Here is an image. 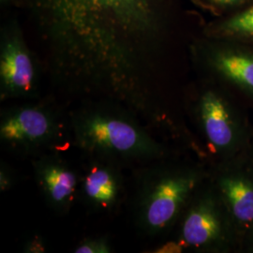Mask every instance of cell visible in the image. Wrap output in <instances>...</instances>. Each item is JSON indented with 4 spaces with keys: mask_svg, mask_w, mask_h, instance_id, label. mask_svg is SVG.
<instances>
[{
    "mask_svg": "<svg viewBox=\"0 0 253 253\" xmlns=\"http://www.w3.org/2000/svg\"><path fill=\"white\" fill-rule=\"evenodd\" d=\"M5 2L22 12L64 88L117 100L144 116L156 108L152 79L169 0Z\"/></svg>",
    "mask_w": 253,
    "mask_h": 253,
    "instance_id": "1",
    "label": "cell"
},
{
    "mask_svg": "<svg viewBox=\"0 0 253 253\" xmlns=\"http://www.w3.org/2000/svg\"><path fill=\"white\" fill-rule=\"evenodd\" d=\"M72 145L87 159L142 167L172 157L133 110L117 100L85 99L68 114Z\"/></svg>",
    "mask_w": 253,
    "mask_h": 253,
    "instance_id": "2",
    "label": "cell"
},
{
    "mask_svg": "<svg viewBox=\"0 0 253 253\" xmlns=\"http://www.w3.org/2000/svg\"><path fill=\"white\" fill-rule=\"evenodd\" d=\"M208 176L206 165L172 157L139 167L131 203L139 232L150 237L170 232Z\"/></svg>",
    "mask_w": 253,
    "mask_h": 253,
    "instance_id": "3",
    "label": "cell"
},
{
    "mask_svg": "<svg viewBox=\"0 0 253 253\" xmlns=\"http://www.w3.org/2000/svg\"><path fill=\"white\" fill-rule=\"evenodd\" d=\"M186 108L210 159V165L251 150L253 128L237 97L209 81L192 91Z\"/></svg>",
    "mask_w": 253,
    "mask_h": 253,
    "instance_id": "4",
    "label": "cell"
},
{
    "mask_svg": "<svg viewBox=\"0 0 253 253\" xmlns=\"http://www.w3.org/2000/svg\"><path fill=\"white\" fill-rule=\"evenodd\" d=\"M0 144L10 153L33 158L63 152L73 145L68 115L47 100L2 109Z\"/></svg>",
    "mask_w": 253,
    "mask_h": 253,
    "instance_id": "5",
    "label": "cell"
},
{
    "mask_svg": "<svg viewBox=\"0 0 253 253\" xmlns=\"http://www.w3.org/2000/svg\"><path fill=\"white\" fill-rule=\"evenodd\" d=\"M176 227L175 240L184 251L239 253L241 236L208 179L184 210Z\"/></svg>",
    "mask_w": 253,
    "mask_h": 253,
    "instance_id": "6",
    "label": "cell"
},
{
    "mask_svg": "<svg viewBox=\"0 0 253 253\" xmlns=\"http://www.w3.org/2000/svg\"><path fill=\"white\" fill-rule=\"evenodd\" d=\"M40 62L16 20L8 22L0 39V100H36Z\"/></svg>",
    "mask_w": 253,
    "mask_h": 253,
    "instance_id": "7",
    "label": "cell"
},
{
    "mask_svg": "<svg viewBox=\"0 0 253 253\" xmlns=\"http://www.w3.org/2000/svg\"><path fill=\"white\" fill-rule=\"evenodd\" d=\"M214 40L197 46V62L211 81L223 85L253 107V46Z\"/></svg>",
    "mask_w": 253,
    "mask_h": 253,
    "instance_id": "8",
    "label": "cell"
},
{
    "mask_svg": "<svg viewBox=\"0 0 253 253\" xmlns=\"http://www.w3.org/2000/svg\"><path fill=\"white\" fill-rule=\"evenodd\" d=\"M208 168V180L223 202L242 239L253 230V154L250 150Z\"/></svg>",
    "mask_w": 253,
    "mask_h": 253,
    "instance_id": "9",
    "label": "cell"
},
{
    "mask_svg": "<svg viewBox=\"0 0 253 253\" xmlns=\"http://www.w3.org/2000/svg\"><path fill=\"white\" fill-rule=\"evenodd\" d=\"M60 152L52 151L35 157L32 166L37 188L47 207L56 215L65 216L79 200L81 172Z\"/></svg>",
    "mask_w": 253,
    "mask_h": 253,
    "instance_id": "10",
    "label": "cell"
},
{
    "mask_svg": "<svg viewBox=\"0 0 253 253\" xmlns=\"http://www.w3.org/2000/svg\"><path fill=\"white\" fill-rule=\"evenodd\" d=\"M123 166L100 159H87L80 178L79 199L91 212L110 215L121 208L126 198Z\"/></svg>",
    "mask_w": 253,
    "mask_h": 253,
    "instance_id": "11",
    "label": "cell"
},
{
    "mask_svg": "<svg viewBox=\"0 0 253 253\" xmlns=\"http://www.w3.org/2000/svg\"><path fill=\"white\" fill-rule=\"evenodd\" d=\"M211 37L253 46V7L228 19L213 29Z\"/></svg>",
    "mask_w": 253,
    "mask_h": 253,
    "instance_id": "12",
    "label": "cell"
},
{
    "mask_svg": "<svg viewBox=\"0 0 253 253\" xmlns=\"http://www.w3.org/2000/svg\"><path fill=\"white\" fill-rule=\"evenodd\" d=\"M73 253H113V247L107 236L85 237L77 243Z\"/></svg>",
    "mask_w": 253,
    "mask_h": 253,
    "instance_id": "13",
    "label": "cell"
},
{
    "mask_svg": "<svg viewBox=\"0 0 253 253\" xmlns=\"http://www.w3.org/2000/svg\"><path fill=\"white\" fill-rule=\"evenodd\" d=\"M15 173L8 163H0V192H8L15 184Z\"/></svg>",
    "mask_w": 253,
    "mask_h": 253,
    "instance_id": "14",
    "label": "cell"
},
{
    "mask_svg": "<svg viewBox=\"0 0 253 253\" xmlns=\"http://www.w3.org/2000/svg\"><path fill=\"white\" fill-rule=\"evenodd\" d=\"M45 243L39 235H34L27 240L24 247V252L27 253H41L45 252Z\"/></svg>",
    "mask_w": 253,
    "mask_h": 253,
    "instance_id": "15",
    "label": "cell"
},
{
    "mask_svg": "<svg viewBox=\"0 0 253 253\" xmlns=\"http://www.w3.org/2000/svg\"><path fill=\"white\" fill-rule=\"evenodd\" d=\"M239 253H253V230L242 237Z\"/></svg>",
    "mask_w": 253,
    "mask_h": 253,
    "instance_id": "16",
    "label": "cell"
},
{
    "mask_svg": "<svg viewBox=\"0 0 253 253\" xmlns=\"http://www.w3.org/2000/svg\"><path fill=\"white\" fill-rule=\"evenodd\" d=\"M184 249L176 240L170 241L166 244L163 245L162 247H160L159 249H157V251H155V253H183Z\"/></svg>",
    "mask_w": 253,
    "mask_h": 253,
    "instance_id": "17",
    "label": "cell"
},
{
    "mask_svg": "<svg viewBox=\"0 0 253 253\" xmlns=\"http://www.w3.org/2000/svg\"><path fill=\"white\" fill-rule=\"evenodd\" d=\"M210 3L217 6H231L241 2L242 0H208Z\"/></svg>",
    "mask_w": 253,
    "mask_h": 253,
    "instance_id": "18",
    "label": "cell"
},
{
    "mask_svg": "<svg viewBox=\"0 0 253 253\" xmlns=\"http://www.w3.org/2000/svg\"><path fill=\"white\" fill-rule=\"evenodd\" d=\"M251 152L253 154V141H252V146H251Z\"/></svg>",
    "mask_w": 253,
    "mask_h": 253,
    "instance_id": "19",
    "label": "cell"
}]
</instances>
